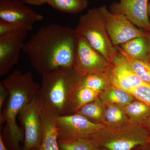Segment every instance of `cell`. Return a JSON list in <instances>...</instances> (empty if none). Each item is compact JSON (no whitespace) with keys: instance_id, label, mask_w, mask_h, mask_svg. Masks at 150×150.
<instances>
[{"instance_id":"1","label":"cell","mask_w":150,"mask_h":150,"mask_svg":"<svg viewBox=\"0 0 150 150\" xmlns=\"http://www.w3.org/2000/svg\"><path fill=\"white\" fill-rule=\"evenodd\" d=\"M75 30L51 23L40 27L25 42L23 51L41 76L58 70L73 68Z\"/></svg>"},{"instance_id":"2","label":"cell","mask_w":150,"mask_h":150,"mask_svg":"<svg viewBox=\"0 0 150 150\" xmlns=\"http://www.w3.org/2000/svg\"><path fill=\"white\" fill-rule=\"evenodd\" d=\"M8 91V97L0 112V135L9 150H23L21 144L24 141V131L19 127L17 118L27 105L37 98L40 84L33 79L32 73L15 70L1 81Z\"/></svg>"},{"instance_id":"3","label":"cell","mask_w":150,"mask_h":150,"mask_svg":"<svg viewBox=\"0 0 150 150\" xmlns=\"http://www.w3.org/2000/svg\"><path fill=\"white\" fill-rule=\"evenodd\" d=\"M82 78L74 68L62 69L42 76L37 100L56 116L76 113L75 93Z\"/></svg>"},{"instance_id":"4","label":"cell","mask_w":150,"mask_h":150,"mask_svg":"<svg viewBox=\"0 0 150 150\" xmlns=\"http://www.w3.org/2000/svg\"><path fill=\"white\" fill-rule=\"evenodd\" d=\"M89 139L101 149L133 150L146 144L150 135L144 124L128 123L116 127L107 126Z\"/></svg>"},{"instance_id":"5","label":"cell","mask_w":150,"mask_h":150,"mask_svg":"<svg viewBox=\"0 0 150 150\" xmlns=\"http://www.w3.org/2000/svg\"><path fill=\"white\" fill-rule=\"evenodd\" d=\"M75 30L77 34L84 37L110 64L113 62L118 51L110 40L98 8L90 9L81 16Z\"/></svg>"},{"instance_id":"6","label":"cell","mask_w":150,"mask_h":150,"mask_svg":"<svg viewBox=\"0 0 150 150\" xmlns=\"http://www.w3.org/2000/svg\"><path fill=\"white\" fill-rule=\"evenodd\" d=\"M110 64L84 37L76 33L73 68L78 74L82 77L93 73L105 74Z\"/></svg>"},{"instance_id":"7","label":"cell","mask_w":150,"mask_h":150,"mask_svg":"<svg viewBox=\"0 0 150 150\" xmlns=\"http://www.w3.org/2000/svg\"><path fill=\"white\" fill-rule=\"evenodd\" d=\"M55 123L58 140L79 138H90L107 126L103 123H94L77 113L56 116Z\"/></svg>"},{"instance_id":"8","label":"cell","mask_w":150,"mask_h":150,"mask_svg":"<svg viewBox=\"0 0 150 150\" xmlns=\"http://www.w3.org/2000/svg\"><path fill=\"white\" fill-rule=\"evenodd\" d=\"M98 8L104 18L110 40L115 47L135 38L150 36V33L139 29L123 15L112 13L106 6Z\"/></svg>"},{"instance_id":"9","label":"cell","mask_w":150,"mask_h":150,"mask_svg":"<svg viewBox=\"0 0 150 150\" xmlns=\"http://www.w3.org/2000/svg\"><path fill=\"white\" fill-rule=\"evenodd\" d=\"M40 109V103L36 98L19 114L18 119L24 131L23 150L36 149L42 143L43 129Z\"/></svg>"},{"instance_id":"10","label":"cell","mask_w":150,"mask_h":150,"mask_svg":"<svg viewBox=\"0 0 150 150\" xmlns=\"http://www.w3.org/2000/svg\"><path fill=\"white\" fill-rule=\"evenodd\" d=\"M43 16L21 0H0V19L16 25L28 32Z\"/></svg>"},{"instance_id":"11","label":"cell","mask_w":150,"mask_h":150,"mask_svg":"<svg viewBox=\"0 0 150 150\" xmlns=\"http://www.w3.org/2000/svg\"><path fill=\"white\" fill-rule=\"evenodd\" d=\"M27 31L18 29L0 37V76L7 74L17 64Z\"/></svg>"},{"instance_id":"12","label":"cell","mask_w":150,"mask_h":150,"mask_svg":"<svg viewBox=\"0 0 150 150\" xmlns=\"http://www.w3.org/2000/svg\"><path fill=\"white\" fill-rule=\"evenodd\" d=\"M105 75L111 85L130 93L135 88L145 83L135 74L126 59L118 52Z\"/></svg>"},{"instance_id":"13","label":"cell","mask_w":150,"mask_h":150,"mask_svg":"<svg viewBox=\"0 0 150 150\" xmlns=\"http://www.w3.org/2000/svg\"><path fill=\"white\" fill-rule=\"evenodd\" d=\"M149 0H120L111 4L110 11L126 16L137 27L150 33L148 7Z\"/></svg>"},{"instance_id":"14","label":"cell","mask_w":150,"mask_h":150,"mask_svg":"<svg viewBox=\"0 0 150 150\" xmlns=\"http://www.w3.org/2000/svg\"><path fill=\"white\" fill-rule=\"evenodd\" d=\"M40 112L43 125V139L40 147L35 150H60L55 123L56 115L41 105Z\"/></svg>"},{"instance_id":"15","label":"cell","mask_w":150,"mask_h":150,"mask_svg":"<svg viewBox=\"0 0 150 150\" xmlns=\"http://www.w3.org/2000/svg\"><path fill=\"white\" fill-rule=\"evenodd\" d=\"M148 38H135L118 46L123 53L132 59L148 61L149 51Z\"/></svg>"},{"instance_id":"16","label":"cell","mask_w":150,"mask_h":150,"mask_svg":"<svg viewBox=\"0 0 150 150\" xmlns=\"http://www.w3.org/2000/svg\"><path fill=\"white\" fill-rule=\"evenodd\" d=\"M99 97L104 104L115 105L121 107L129 104L135 98L129 92L111 85L103 91Z\"/></svg>"},{"instance_id":"17","label":"cell","mask_w":150,"mask_h":150,"mask_svg":"<svg viewBox=\"0 0 150 150\" xmlns=\"http://www.w3.org/2000/svg\"><path fill=\"white\" fill-rule=\"evenodd\" d=\"M129 123L144 124L150 117V106L137 100L123 107Z\"/></svg>"},{"instance_id":"18","label":"cell","mask_w":150,"mask_h":150,"mask_svg":"<svg viewBox=\"0 0 150 150\" xmlns=\"http://www.w3.org/2000/svg\"><path fill=\"white\" fill-rule=\"evenodd\" d=\"M104 110V105L98 98L81 107L76 113L94 123H103Z\"/></svg>"},{"instance_id":"19","label":"cell","mask_w":150,"mask_h":150,"mask_svg":"<svg viewBox=\"0 0 150 150\" xmlns=\"http://www.w3.org/2000/svg\"><path fill=\"white\" fill-rule=\"evenodd\" d=\"M103 124L107 127H116L129 123L123 107L113 104H104Z\"/></svg>"},{"instance_id":"20","label":"cell","mask_w":150,"mask_h":150,"mask_svg":"<svg viewBox=\"0 0 150 150\" xmlns=\"http://www.w3.org/2000/svg\"><path fill=\"white\" fill-rule=\"evenodd\" d=\"M48 5L62 12L77 14L87 8L88 0H50Z\"/></svg>"},{"instance_id":"21","label":"cell","mask_w":150,"mask_h":150,"mask_svg":"<svg viewBox=\"0 0 150 150\" xmlns=\"http://www.w3.org/2000/svg\"><path fill=\"white\" fill-rule=\"evenodd\" d=\"M115 47L118 53L126 59L137 76L143 81L150 84V62L143 59H132L123 53L118 46Z\"/></svg>"},{"instance_id":"22","label":"cell","mask_w":150,"mask_h":150,"mask_svg":"<svg viewBox=\"0 0 150 150\" xmlns=\"http://www.w3.org/2000/svg\"><path fill=\"white\" fill-rule=\"evenodd\" d=\"M111 85L109 80L104 74L93 73L82 78L80 86L101 93Z\"/></svg>"},{"instance_id":"23","label":"cell","mask_w":150,"mask_h":150,"mask_svg":"<svg viewBox=\"0 0 150 150\" xmlns=\"http://www.w3.org/2000/svg\"><path fill=\"white\" fill-rule=\"evenodd\" d=\"M60 150H100L88 138H79L66 140H58Z\"/></svg>"},{"instance_id":"24","label":"cell","mask_w":150,"mask_h":150,"mask_svg":"<svg viewBox=\"0 0 150 150\" xmlns=\"http://www.w3.org/2000/svg\"><path fill=\"white\" fill-rule=\"evenodd\" d=\"M101 93L91 89L82 86L78 87L74 95V105L76 113L79 109L85 105L99 98Z\"/></svg>"},{"instance_id":"25","label":"cell","mask_w":150,"mask_h":150,"mask_svg":"<svg viewBox=\"0 0 150 150\" xmlns=\"http://www.w3.org/2000/svg\"><path fill=\"white\" fill-rule=\"evenodd\" d=\"M130 93L134 98L150 106V84H142L131 91Z\"/></svg>"},{"instance_id":"26","label":"cell","mask_w":150,"mask_h":150,"mask_svg":"<svg viewBox=\"0 0 150 150\" xmlns=\"http://www.w3.org/2000/svg\"><path fill=\"white\" fill-rule=\"evenodd\" d=\"M20 29L16 25L0 19V37L4 36L16 30Z\"/></svg>"},{"instance_id":"27","label":"cell","mask_w":150,"mask_h":150,"mask_svg":"<svg viewBox=\"0 0 150 150\" xmlns=\"http://www.w3.org/2000/svg\"><path fill=\"white\" fill-rule=\"evenodd\" d=\"M8 96V91L1 81L0 82V112L2 110L3 106L7 99Z\"/></svg>"},{"instance_id":"28","label":"cell","mask_w":150,"mask_h":150,"mask_svg":"<svg viewBox=\"0 0 150 150\" xmlns=\"http://www.w3.org/2000/svg\"><path fill=\"white\" fill-rule=\"evenodd\" d=\"M28 5L42 6L45 4H48L50 0H22Z\"/></svg>"},{"instance_id":"29","label":"cell","mask_w":150,"mask_h":150,"mask_svg":"<svg viewBox=\"0 0 150 150\" xmlns=\"http://www.w3.org/2000/svg\"><path fill=\"white\" fill-rule=\"evenodd\" d=\"M0 150H9L3 141L2 137L0 135Z\"/></svg>"},{"instance_id":"30","label":"cell","mask_w":150,"mask_h":150,"mask_svg":"<svg viewBox=\"0 0 150 150\" xmlns=\"http://www.w3.org/2000/svg\"><path fill=\"white\" fill-rule=\"evenodd\" d=\"M145 126H146V128H147L149 133L150 134V117L149 118V119H148L146 122L145 123Z\"/></svg>"},{"instance_id":"31","label":"cell","mask_w":150,"mask_h":150,"mask_svg":"<svg viewBox=\"0 0 150 150\" xmlns=\"http://www.w3.org/2000/svg\"><path fill=\"white\" fill-rule=\"evenodd\" d=\"M149 39V55H148V61L150 62V35L148 38Z\"/></svg>"},{"instance_id":"32","label":"cell","mask_w":150,"mask_h":150,"mask_svg":"<svg viewBox=\"0 0 150 150\" xmlns=\"http://www.w3.org/2000/svg\"><path fill=\"white\" fill-rule=\"evenodd\" d=\"M148 11L149 15L150 16V3H149V4H148Z\"/></svg>"},{"instance_id":"33","label":"cell","mask_w":150,"mask_h":150,"mask_svg":"<svg viewBox=\"0 0 150 150\" xmlns=\"http://www.w3.org/2000/svg\"><path fill=\"white\" fill-rule=\"evenodd\" d=\"M100 150H107L101 149H100Z\"/></svg>"},{"instance_id":"34","label":"cell","mask_w":150,"mask_h":150,"mask_svg":"<svg viewBox=\"0 0 150 150\" xmlns=\"http://www.w3.org/2000/svg\"><path fill=\"white\" fill-rule=\"evenodd\" d=\"M149 150V149H146V150Z\"/></svg>"},{"instance_id":"35","label":"cell","mask_w":150,"mask_h":150,"mask_svg":"<svg viewBox=\"0 0 150 150\" xmlns=\"http://www.w3.org/2000/svg\"><path fill=\"white\" fill-rule=\"evenodd\" d=\"M35 150V149H32V150Z\"/></svg>"},{"instance_id":"36","label":"cell","mask_w":150,"mask_h":150,"mask_svg":"<svg viewBox=\"0 0 150 150\" xmlns=\"http://www.w3.org/2000/svg\"><path fill=\"white\" fill-rule=\"evenodd\" d=\"M149 135H150V134H149Z\"/></svg>"}]
</instances>
